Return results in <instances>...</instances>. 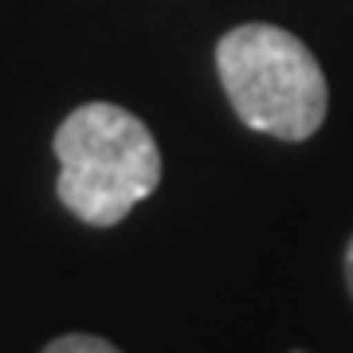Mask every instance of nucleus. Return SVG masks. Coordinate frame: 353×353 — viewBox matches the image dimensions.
<instances>
[{"label": "nucleus", "instance_id": "obj_1", "mask_svg": "<svg viewBox=\"0 0 353 353\" xmlns=\"http://www.w3.org/2000/svg\"><path fill=\"white\" fill-rule=\"evenodd\" d=\"M55 196L90 228L122 224L161 185V150L138 114L114 102H83L55 130Z\"/></svg>", "mask_w": 353, "mask_h": 353}, {"label": "nucleus", "instance_id": "obj_2", "mask_svg": "<svg viewBox=\"0 0 353 353\" xmlns=\"http://www.w3.org/2000/svg\"><path fill=\"white\" fill-rule=\"evenodd\" d=\"M216 75L248 130L279 141L314 138L330 110L318 55L279 24H240L216 43Z\"/></svg>", "mask_w": 353, "mask_h": 353}, {"label": "nucleus", "instance_id": "obj_3", "mask_svg": "<svg viewBox=\"0 0 353 353\" xmlns=\"http://www.w3.org/2000/svg\"><path fill=\"white\" fill-rule=\"evenodd\" d=\"M43 353H122L114 341L99 338V334H63L43 345Z\"/></svg>", "mask_w": 353, "mask_h": 353}, {"label": "nucleus", "instance_id": "obj_4", "mask_svg": "<svg viewBox=\"0 0 353 353\" xmlns=\"http://www.w3.org/2000/svg\"><path fill=\"white\" fill-rule=\"evenodd\" d=\"M345 290H350V299H353V236L345 243Z\"/></svg>", "mask_w": 353, "mask_h": 353}, {"label": "nucleus", "instance_id": "obj_5", "mask_svg": "<svg viewBox=\"0 0 353 353\" xmlns=\"http://www.w3.org/2000/svg\"><path fill=\"white\" fill-rule=\"evenodd\" d=\"M287 353H310V350H287Z\"/></svg>", "mask_w": 353, "mask_h": 353}]
</instances>
